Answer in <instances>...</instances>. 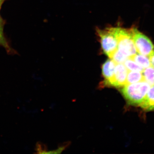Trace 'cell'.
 Instances as JSON below:
<instances>
[{"instance_id":"cell-1","label":"cell","mask_w":154,"mask_h":154,"mask_svg":"<svg viewBox=\"0 0 154 154\" xmlns=\"http://www.w3.org/2000/svg\"><path fill=\"white\" fill-rule=\"evenodd\" d=\"M150 87L144 81L126 84L122 90V93L130 104L139 106L145 99Z\"/></svg>"},{"instance_id":"cell-2","label":"cell","mask_w":154,"mask_h":154,"mask_svg":"<svg viewBox=\"0 0 154 154\" xmlns=\"http://www.w3.org/2000/svg\"><path fill=\"white\" fill-rule=\"evenodd\" d=\"M103 52L111 58L118 47L117 28H107L97 30Z\"/></svg>"},{"instance_id":"cell-3","label":"cell","mask_w":154,"mask_h":154,"mask_svg":"<svg viewBox=\"0 0 154 154\" xmlns=\"http://www.w3.org/2000/svg\"><path fill=\"white\" fill-rule=\"evenodd\" d=\"M117 49L119 51L128 58L136 54V48L129 30L117 28Z\"/></svg>"},{"instance_id":"cell-4","label":"cell","mask_w":154,"mask_h":154,"mask_svg":"<svg viewBox=\"0 0 154 154\" xmlns=\"http://www.w3.org/2000/svg\"><path fill=\"white\" fill-rule=\"evenodd\" d=\"M129 30L137 52L139 54L149 57L154 50V45L150 39L136 28H131Z\"/></svg>"},{"instance_id":"cell-5","label":"cell","mask_w":154,"mask_h":154,"mask_svg":"<svg viewBox=\"0 0 154 154\" xmlns=\"http://www.w3.org/2000/svg\"><path fill=\"white\" fill-rule=\"evenodd\" d=\"M128 72V70L123 63L116 64L111 86L116 88H120L125 85L126 84Z\"/></svg>"},{"instance_id":"cell-6","label":"cell","mask_w":154,"mask_h":154,"mask_svg":"<svg viewBox=\"0 0 154 154\" xmlns=\"http://www.w3.org/2000/svg\"><path fill=\"white\" fill-rule=\"evenodd\" d=\"M116 63L111 59H108L102 66V73L106 85L111 86L114 75Z\"/></svg>"},{"instance_id":"cell-7","label":"cell","mask_w":154,"mask_h":154,"mask_svg":"<svg viewBox=\"0 0 154 154\" xmlns=\"http://www.w3.org/2000/svg\"><path fill=\"white\" fill-rule=\"evenodd\" d=\"M139 106L147 111L154 110V85L151 86L145 99Z\"/></svg>"},{"instance_id":"cell-8","label":"cell","mask_w":154,"mask_h":154,"mask_svg":"<svg viewBox=\"0 0 154 154\" xmlns=\"http://www.w3.org/2000/svg\"><path fill=\"white\" fill-rule=\"evenodd\" d=\"M130 58L132 59L133 60H134L143 69L146 68L151 66L149 57L146 56L142 55L139 54H136Z\"/></svg>"},{"instance_id":"cell-9","label":"cell","mask_w":154,"mask_h":154,"mask_svg":"<svg viewBox=\"0 0 154 154\" xmlns=\"http://www.w3.org/2000/svg\"><path fill=\"white\" fill-rule=\"evenodd\" d=\"M142 72L138 71L128 72L127 77L126 84H133L143 81Z\"/></svg>"},{"instance_id":"cell-10","label":"cell","mask_w":154,"mask_h":154,"mask_svg":"<svg viewBox=\"0 0 154 154\" xmlns=\"http://www.w3.org/2000/svg\"><path fill=\"white\" fill-rule=\"evenodd\" d=\"M143 75V80L146 82L150 86L154 85V68L151 66L143 69L142 72Z\"/></svg>"},{"instance_id":"cell-11","label":"cell","mask_w":154,"mask_h":154,"mask_svg":"<svg viewBox=\"0 0 154 154\" xmlns=\"http://www.w3.org/2000/svg\"><path fill=\"white\" fill-rule=\"evenodd\" d=\"M124 65L128 70L131 71L142 72L143 70V69L141 66L131 58H128L124 62Z\"/></svg>"},{"instance_id":"cell-12","label":"cell","mask_w":154,"mask_h":154,"mask_svg":"<svg viewBox=\"0 0 154 154\" xmlns=\"http://www.w3.org/2000/svg\"><path fill=\"white\" fill-rule=\"evenodd\" d=\"M0 45L7 49L8 51H11V49L8 42L6 40L4 33V22L0 17Z\"/></svg>"},{"instance_id":"cell-13","label":"cell","mask_w":154,"mask_h":154,"mask_svg":"<svg viewBox=\"0 0 154 154\" xmlns=\"http://www.w3.org/2000/svg\"><path fill=\"white\" fill-rule=\"evenodd\" d=\"M128 58L121 51L117 49L110 59L113 60L116 63H123Z\"/></svg>"},{"instance_id":"cell-14","label":"cell","mask_w":154,"mask_h":154,"mask_svg":"<svg viewBox=\"0 0 154 154\" xmlns=\"http://www.w3.org/2000/svg\"><path fill=\"white\" fill-rule=\"evenodd\" d=\"M35 150L36 151V153L46 154L47 152L45 145L40 142L37 143L36 144Z\"/></svg>"},{"instance_id":"cell-15","label":"cell","mask_w":154,"mask_h":154,"mask_svg":"<svg viewBox=\"0 0 154 154\" xmlns=\"http://www.w3.org/2000/svg\"><path fill=\"white\" fill-rule=\"evenodd\" d=\"M149 57L150 61L151 66H152L154 68V50L149 55Z\"/></svg>"},{"instance_id":"cell-16","label":"cell","mask_w":154,"mask_h":154,"mask_svg":"<svg viewBox=\"0 0 154 154\" xmlns=\"http://www.w3.org/2000/svg\"><path fill=\"white\" fill-rule=\"evenodd\" d=\"M4 1H0V10H1V7H2V5L3 3H4Z\"/></svg>"},{"instance_id":"cell-17","label":"cell","mask_w":154,"mask_h":154,"mask_svg":"<svg viewBox=\"0 0 154 154\" xmlns=\"http://www.w3.org/2000/svg\"><path fill=\"white\" fill-rule=\"evenodd\" d=\"M0 1H5V0H0Z\"/></svg>"}]
</instances>
